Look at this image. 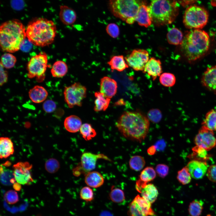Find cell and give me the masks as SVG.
<instances>
[{"mask_svg": "<svg viewBox=\"0 0 216 216\" xmlns=\"http://www.w3.org/2000/svg\"><path fill=\"white\" fill-rule=\"evenodd\" d=\"M85 182L90 187L97 188L101 187L104 182V178L99 172L90 171L85 174Z\"/></svg>", "mask_w": 216, "mask_h": 216, "instance_id": "603a6c76", "label": "cell"}, {"mask_svg": "<svg viewBox=\"0 0 216 216\" xmlns=\"http://www.w3.org/2000/svg\"><path fill=\"white\" fill-rule=\"evenodd\" d=\"M16 62V57L9 53L3 54L1 57L0 64L3 67L10 69L13 68Z\"/></svg>", "mask_w": 216, "mask_h": 216, "instance_id": "8d00e7d4", "label": "cell"}, {"mask_svg": "<svg viewBox=\"0 0 216 216\" xmlns=\"http://www.w3.org/2000/svg\"><path fill=\"white\" fill-rule=\"evenodd\" d=\"M183 37L182 32L176 28H171L167 34L168 42L170 44L176 45L181 44Z\"/></svg>", "mask_w": 216, "mask_h": 216, "instance_id": "f546056e", "label": "cell"}, {"mask_svg": "<svg viewBox=\"0 0 216 216\" xmlns=\"http://www.w3.org/2000/svg\"><path fill=\"white\" fill-rule=\"evenodd\" d=\"M202 125L213 131H216V110L212 109L206 114Z\"/></svg>", "mask_w": 216, "mask_h": 216, "instance_id": "4dcf8cb0", "label": "cell"}, {"mask_svg": "<svg viewBox=\"0 0 216 216\" xmlns=\"http://www.w3.org/2000/svg\"><path fill=\"white\" fill-rule=\"evenodd\" d=\"M14 152L13 144L11 139L7 137L0 139V157L6 158L12 154Z\"/></svg>", "mask_w": 216, "mask_h": 216, "instance_id": "484cf974", "label": "cell"}, {"mask_svg": "<svg viewBox=\"0 0 216 216\" xmlns=\"http://www.w3.org/2000/svg\"><path fill=\"white\" fill-rule=\"evenodd\" d=\"M208 17V12L206 9L192 4L186 9L183 16V22L187 28L201 29L207 24Z\"/></svg>", "mask_w": 216, "mask_h": 216, "instance_id": "52a82bcc", "label": "cell"}, {"mask_svg": "<svg viewBox=\"0 0 216 216\" xmlns=\"http://www.w3.org/2000/svg\"><path fill=\"white\" fill-rule=\"evenodd\" d=\"M142 4L134 0H111L109 1V9L112 14L129 24L135 21Z\"/></svg>", "mask_w": 216, "mask_h": 216, "instance_id": "8992f818", "label": "cell"}, {"mask_svg": "<svg viewBox=\"0 0 216 216\" xmlns=\"http://www.w3.org/2000/svg\"><path fill=\"white\" fill-rule=\"evenodd\" d=\"M148 119L152 122L157 123L159 122L162 118L160 111L157 109H153L149 110L147 113Z\"/></svg>", "mask_w": 216, "mask_h": 216, "instance_id": "b9f144b4", "label": "cell"}, {"mask_svg": "<svg viewBox=\"0 0 216 216\" xmlns=\"http://www.w3.org/2000/svg\"><path fill=\"white\" fill-rule=\"evenodd\" d=\"M186 166L191 177L196 179L202 178L208 168L206 163L196 160L189 162Z\"/></svg>", "mask_w": 216, "mask_h": 216, "instance_id": "2e32d148", "label": "cell"}, {"mask_svg": "<svg viewBox=\"0 0 216 216\" xmlns=\"http://www.w3.org/2000/svg\"><path fill=\"white\" fill-rule=\"evenodd\" d=\"M4 67L0 64V85H2L7 81L8 74L7 72L4 70Z\"/></svg>", "mask_w": 216, "mask_h": 216, "instance_id": "681fc988", "label": "cell"}, {"mask_svg": "<svg viewBox=\"0 0 216 216\" xmlns=\"http://www.w3.org/2000/svg\"><path fill=\"white\" fill-rule=\"evenodd\" d=\"M191 178L187 166L183 167L178 172L177 178L178 182L183 185L190 183L191 181Z\"/></svg>", "mask_w": 216, "mask_h": 216, "instance_id": "74e56055", "label": "cell"}, {"mask_svg": "<svg viewBox=\"0 0 216 216\" xmlns=\"http://www.w3.org/2000/svg\"><path fill=\"white\" fill-rule=\"evenodd\" d=\"M5 200L9 204H14L17 203L19 200L17 193L15 190H10L4 194Z\"/></svg>", "mask_w": 216, "mask_h": 216, "instance_id": "ee69618b", "label": "cell"}, {"mask_svg": "<svg viewBox=\"0 0 216 216\" xmlns=\"http://www.w3.org/2000/svg\"><path fill=\"white\" fill-rule=\"evenodd\" d=\"M149 124L148 118L142 113L125 112L118 119L116 126L124 137L140 142L146 137Z\"/></svg>", "mask_w": 216, "mask_h": 216, "instance_id": "6da1fadb", "label": "cell"}, {"mask_svg": "<svg viewBox=\"0 0 216 216\" xmlns=\"http://www.w3.org/2000/svg\"><path fill=\"white\" fill-rule=\"evenodd\" d=\"M146 164L144 158L142 156L136 155L132 156L129 161V165L130 169L138 171L141 170Z\"/></svg>", "mask_w": 216, "mask_h": 216, "instance_id": "d6a6232c", "label": "cell"}, {"mask_svg": "<svg viewBox=\"0 0 216 216\" xmlns=\"http://www.w3.org/2000/svg\"><path fill=\"white\" fill-rule=\"evenodd\" d=\"M11 163L7 161L1 164L0 167V180L1 183L4 185H13L16 182L14 171L9 167Z\"/></svg>", "mask_w": 216, "mask_h": 216, "instance_id": "d6986e66", "label": "cell"}, {"mask_svg": "<svg viewBox=\"0 0 216 216\" xmlns=\"http://www.w3.org/2000/svg\"><path fill=\"white\" fill-rule=\"evenodd\" d=\"M46 170L50 173H53L56 172L60 168L58 161L54 158H50L48 160L45 164Z\"/></svg>", "mask_w": 216, "mask_h": 216, "instance_id": "60d3db41", "label": "cell"}, {"mask_svg": "<svg viewBox=\"0 0 216 216\" xmlns=\"http://www.w3.org/2000/svg\"><path fill=\"white\" fill-rule=\"evenodd\" d=\"M159 80L161 84L164 86L170 87L173 86L176 82L175 76L172 74L164 73L160 76Z\"/></svg>", "mask_w": 216, "mask_h": 216, "instance_id": "f35d334b", "label": "cell"}, {"mask_svg": "<svg viewBox=\"0 0 216 216\" xmlns=\"http://www.w3.org/2000/svg\"><path fill=\"white\" fill-rule=\"evenodd\" d=\"M47 56L44 52L32 56L27 65L28 77L40 78L43 76L47 67Z\"/></svg>", "mask_w": 216, "mask_h": 216, "instance_id": "9c48e42d", "label": "cell"}, {"mask_svg": "<svg viewBox=\"0 0 216 216\" xmlns=\"http://www.w3.org/2000/svg\"><path fill=\"white\" fill-rule=\"evenodd\" d=\"M210 40L208 33L201 29H192L184 37L180 45L181 53L189 62L202 57L208 51Z\"/></svg>", "mask_w": 216, "mask_h": 216, "instance_id": "7a4b0ae2", "label": "cell"}, {"mask_svg": "<svg viewBox=\"0 0 216 216\" xmlns=\"http://www.w3.org/2000/svg\"><path fill=\"white\" fill-rule=\"evenodd\" d=\"M109 197L112 202L117 203H121L125 200L124 191L120 188H115L114 186L111 188Z\"/></svg>", "mask_w": 216, "mask_h": 216, "instance_id": "e575fe53", "label": "cell"}, {"mask_svg": "<svg viewBox=\"0 0 216 216\" xmlns=\"http://www.w3.org/2000/svg\"><path fill=\"white\" fill-rule=\"evenodd\" d=\"M194 142L196 146L207 151L210 150L216 145L214 131L202 125L195 137Z\"/></svg>", "mask_w": 216, "mask_h": 216, "instance_id": "4fadbf2b", "label": "cell"}, {"mask_svg": "<svg viewBox=\"0 0 216 216\" xmlns=\"http://www.w3.org/2000/svg\"><path fill=\"white\" fill-rule=\"evenodd\" d=\"M14 189L17 191H19L21 189V184L17 182H16L13 185Z\"/></svg>", "mask_w": 216, "mask_h": 216, "instance_id": "db71d44e", "label": "cell"}, {"mask_svg": "<svg viewBox=\"0 0 216 216\" xmlns=\"http://www.w3.org/2000/svg\"><path fill=\"white\" fill-rule=\"evenodd\" d=\"M157 150L155 145H152L148 148L147 152L149 155H153L156 153Z\"/></svg>", "mask_w": 216, "mask_h": 216, "instance_id": "816d5d0a", "label": "cell"}, {"mask_svg": "<svg viewBox=\"0 0 216 216\" xmlns=\"http://www.w3.org/2000/svg\"><path fill=\"white\" fill-rule=\"evenodd\" d=\"M156 172L154 168L151 166L145 168L141 172L139 179L143 182L148 183L154 180L156 178Z\"/></svg>", "mask_w": 216, "mask_h": 216, "instance_id": "836d02e7", "label": "cell"}, {"mask_svg": "<svg viewBox=\"0 0 216 216\" xmlns=\"http://www.w3.org/2000/svg\"><path fill=\"white\" fill-rule=\"evenodd\" d=\"M81 134L86 140H89L96 135V132L89 124L86 123L82 124L80 129Z\"/></svg>", "mask_w": 216, "mask_h": 216, "instance_id": "d590c367", "label": "cell"}, {"mask_svg": "<svg viewBox=\"0 0 216 216\" xmlns=\"http://www.w3.org/2000/svg\"><path fill=\"white\" fill-rule=\"evenodd\" d=\"M124 59L128 65L134 70H143L146 64L149 60V54L145 50L135 49Z\"/></svg>", "mask_w": 216, "mask_h": 216, "instance_id": "8fae6325", "label": "cell"}, {"mask_svg": "<svg viewBox=\"0 0 216 216\" xmlns=\"http://www.w3.org/2000/svg\"><path fill=\"white\" fill-rule=\"evenodd\" d=\"M15 178L17 182L28 185L33 182L30 170L32 165L28 162H19L13 166Z\"/></svg>", "mask_w": 216, "mask_h": 216, "instance_id": "7c38bea8", "label": "cell"}, {"mask_svg": "<svg viewBox=\"0 0 216 216\" xmlns=\"http://www.w3.org/2000/svg\"><path fill=\"white\" fill-rule=\"evenodd\" d=\"M32 44L28 40H26V39L22 43L20 49L24 51H27L31 48Z\"/></svg>", "mask_w": 216, "mask_h": 216, "instance_id": "f907efd6", "label": "cell"}, {"mask_svg": "<svg viewBox=\"0 0 216 216\" xmlns=\"http://www.w3.org/2000/svg\"><path fill=\"white\" fill-rule=\"evenodd\" d=\"M59 17L60 20L64 24L70 25L75 22L77 16L73 9L65 5H61L60 7Z\"/></svg>", "mask_w": 216, "mask_h": 216, "instance_id": "44dd1931", "label": "cell"}, {"mask_svg": "<svg viewBox=\"0 0 216 216\" xmlns=\"http://www.w3.org/2000/svg\"><path fill=\"white\" fill-rule=\"evenodd\" d=\"M106 30L107 34L114 38H117L120 34L119 28L118 26L113 23L108 24L106 26Z\"/></svg>", "mask_w": 216, "mask_h": 216, "instance_id": "7bdbcfd3", "label": "cell"}, {"mask_svg": "<svg viewBox=\"0 0 216 216\" xmlns=\"http://www.w3.org/2000/svg\"><path fill=\"white\" fill-rule=\"evenodd\" d=\"M28 94L30 98L33 102L39 103L45 100L48 96V93L43 87L37 85L29 90Z\"/></svg>", "mask_w": 216, "mask_h": 216, "instance_id": "cb8c5ba5", "label": "cell"}, {"mask_svg": "<svg viewBox=\"0 0 216 216\" xmlns=\"http://www.w3.org/2000/svg\"><path fill=\"white\" fill-rule=\"evenodd\" d=\"M26 37L25 26L19 20H9L0 26V45L4 51L13 53L18 51Z\"/></svg>", "mask_w": 216, "mask_h": 216, "instance_id": "3957f363", "label": "cell"}, {"mask_svg": "<svg viewBox=\"0 0 216 216\" xmlns=\"http://www.w3.org/2000/svg\"><path fill=\"white\" fill-rule=\"evenodd\" d=\"M192 150L194 153L197 158L204 160L207 158V151L205 149L196 146L193 148Z\"/></svg>", "mask_w": 216, "mask_h": 216, "instance_id": "bcb514c9", "label": "cell"}, {"mask_svg": "<svg viewBox=\"0 0 216 216\" xmlns=\"http://www.w3.org/2000/svg\"><path fill=\"white\" fill-rule=\"evenodd\" d=\"M204 202L202 200H195L190 202L188 211L190 216H200L201 214Z\"/></svg>", "mask_w": 216, "mask_h": 216, "instance_id": "1f68e13d", "label": "cell"}, {"mask_svg": "<svg viewBox=\"0 0 216 216\" xmlns=\"http://www.w3.org/2000/svg\"><path fill=\"white\" fill-rule=\"evenodd\" d=\"M80 196L81 199L87 202L92 201L94 197L93 191L89 186H85L81 188Z\"/></svg>", "mask_w": 216, "mask_h": 216, "instance_id": "ab89813d", "label": "cell"}, {"mask_svg": "<svg viewBox=\"0 0 216 216\" xmlns=\"http://www.w3.org/2000/svg\"><path fill=\"white\" fill-rule=\"evenodd\" d=\"M86 88L79 82H75L65 86L64 92L65 101L68 106L71 108L75 106H81L86 95Z\"/></svg>", "mask_w": 216, "mask_h": 216, "instance_id": "ba28073f", "label": "cell"}, {"mask_svg": "<svg viewBox=\"0 0 216 216\" xmlns=\"http://www.w3.org/2000/svg\"><path fill=\"white\" fill-rule=\"evenodd\" d=\"M100 159L110 160L107 156L102 154H96L90 152L83 153L81 157L80 166L82 172L86 174L94 169L97 161Z\"/></svg>", "mask_w": 216, "mask_h": 216, "instance_id": "9a60e30c", "label": "cell"}, {"mask_svg": "<svg viewBox=\"0 0 216 216\" xmlns=\"http://www.w3.org/2000/svg\"><path fill=\"white\" fill-rule=\"evenodd\" d=\"M80 118L75 115H71L66 117L64 122V126L68 131L75 133L78 131L82 125Z\"/></svg>", "mask_w": 216, "mask_h": 216, "instance_id": "d4e9b609", "label": "cell"}, {"mask_svg": "<svg viewBox=\"0 0 216 216\" xmlns=\"http://www.w3.org/2000/svg\"><path fill=\"white\" fill-rule=\"evenodd\" d=\"M148 8L152 22L158 26L172 23L179 11V3L175 0H153Z\"/></svg>", "mask_w": 216, "mask_h": 216, "instance_id": "5b68a950", "label": "cell"}, {"mask_svg": "<svg viewBox=\"0 0 216 216\" xmlns=\"http://www.w3.org/2000/svg\"><path fill=\"white\" fill-rule=\"evenodd\" d=\"M68 66L64 62L58 60L53 64L51 70L52 76L54 77L60 78L63 77L67 73Z\"/></svg>", "mask_w": 216, "mask_h": 216, "instance_id": "f1b7e54d", "label": "cell"}, {"mask_svg": "<svg viewBox=\"0 0 216 216\" xmlns=\"http://www.w3.org/2000/svg\"><path fill=\"white\" fill-rule=\"evenodd\" d=\"M155 171L160 177L164 178L168 174L169 168L168 165L165 164H158L156 166Z\"/></svg>", "mask_w": 216, "mask_h": 216, "instance_id": "f6af8a7d", "label": "cell"}, {"mask_svg": "<svg viewBox=\"0 0 216 216\" xmlns=\"http://www.w3.org/2000/svg\"><path fill=\"white\" fill-rule=\"evenodd\" d=\"M143 71L154 80L158 76H160L162 71L160 60L154 58H151L146 64Z\"/></svg>", "mask_w": 216, "mask_h": 216, "instance_id": "ffe728a7", "label": "cell"}, {"mask_svg": "<svg viewBox=\"0 0 216 216\" xmlns=\"http://www.w3.org/2000/svg\"><path fill=\"white\" fill-rule=\"evenodd\" d=\"M94 95L96 99L94 110L96 112L106 110L108 107L110 99L105 98L100 92H96Z\"/></svg>", "mask_w": 216, "mask_h": 216, "instance_id": "83f0119b", "label": "cell"}, {"mask_svg": "<svg viewBox=\"0 0 216 216\" xmlns=\"http://www.w3.org/2000/svg\"><path fill=\"white\" fill-rule=\"evenodd\" d=\"M151 204L138 195L130 204L128 214L129 216H154L155 213Z\"/></svg>", "mask_w": 216, "mask_h": 216, "instance_id": "30bf717a", "label": "cell"}, {"mask_svg": "<svg viewBox=\"0 0 216 216\" xmlns=\"http://www.w3.org/2000/svg\"><path fill=\"white\" fill-rule=\"evenodd\" d=\"M210 3L212 6L216 7V0H212L211 1Z\"/></svg>", "mask_w": 216, "mask_h": 216, "instance_id": "9f6ffc18", "label": "cell"}, {"mask_svg": "<svg viewBox=\"0 0 216 216\" xmlns=\"http://www.w3.org/2000/svg\"><path fill=\"white\" fill-rule=\"evenodd\" d=\"M207 176L210 181L216 182V165L209 167L207 172Z\"/></svg>", "mask_w": 216, "mask_h": 216, "instance_id": "c3c4849f", "label": "cell"}, {"mask_svg": "<svg viewBox=\"0 0 216 216\" xmlns=\"http://www.w3.org/2000/svg\"><path fill=\"white\" fill-rule=\"evenodd\" d=\"M26 33V38L32 44L44 47L54 41L57 33L56 27L52 20L39 18L29 23Z\"/></svg>", "mask_w": 216, "mask_h": 216, "instance_id": "277c9868", "label": "cell"}, {"mask_svg": "<svg viewBox=\"0 0 216 216\" xmlns=\"http://www.w3.org/2000/svg\"><path fill=\"white\" fill-rule=\"evenodd\" d=\"M135 20L141 26L147 28L151 25L152 22L148 6L145 4H141L135 18Z\"/></svg>", "mask_w": 216, "mask_h": 216, "instance_id": "7402d4cb", "label": "cell"}, {"mask_svg": "<svg viewBox=\"0 0 216 216\" xmlns=\"http://www.w3.org/2000/svg\"><path fill=\"white\" fill-rule=\"evenodd\" d=\"M135 188L141 194L142 197L151 204L157 200L158 192L153 184L145 182L139 179L136 182Z\"/></svg>", "mask_w": 216, "mask_h": 216, "instance_id": "5bb4252c", "label": "cell"}, {"mask_svg": "<svg viewBox=\"0 0 216 216\" xmlns=\"http://www.w3.org/2000/svg\"><path fill=\"white\" fill-rule=\"evenodd\" d=\"M117 88V83L114 79L108 76H104L101 79L100 92L105 98H112L116 94Z\"/></svg>", "mask_w": 216, "mask_h": 216, "instance_id": "ac0fdd59", "label": "cell"}, {"mask_svg": "<svg viewBox=\"0 0 216 216\" xmlns=\"http://www.w3.org/2000/svg\"><path fill=\"white\" fill-rule=\"evenodd\" d=\"M107 64L112 70H116L120 72L123 71L128 67L123 55L112 56L107 62Z\"/></svg>", "mask_w": 216, "mask_h": 216, "instance_id": "4316f807", "label": "cell"}, {"mask_svg": "<svg viewBox=\"0 0 216 216\" xmlns=\"http://www.w3.org/2000/svg\"><path fill=\"white\" fill-rule=\"evenodd\" d=\"M201 82L206 88L216 93V65L207 68L202 76Z\"/></svg>", "mask_w": 216, "mask_h": 216, "instance_id": "e0dca14e", "label": "cell"}, {"mask_svg": "<svg viewBox=\"0 0 216 216\" xmlns=\"http://www.w3.org/2000/svg\"><path fill=\"white\" fill-rule=\"evenodd\" d=\"M55 102L51 100L45 101L43 104V107L44 111L47 113H51L54 111L56 108Z\"/></svg>", "mask_w": 216, "mask_h": 216, "instance_id": "7dc6e473", "label": "cell"}, {"mask_svg": "<svg viewBox=\"0 0 216 216\" xmlns=\"http://www.w3.org/2000/svg\"><path fill=\"white\" fill-rule=\"evenodd\" d=\"M197 2L196 1L194 0H187L179 1V3L181 5L184 6H186L188 5L190 6L193 4V3Z\"/></svg>", "mask_w": 216, "mask_h": 216, "instance_id": "f5cc1de1", "label": "cell"}, {"mask_svg": "<svg viewBox=\"0 0 216 216\" xmlns=\"http://www.w3.org/2000/svg\"><path fill=\"white\" fill-rule=\"evenodd\" d=\"M100 216H112L111 214L108 212H105L102 213Z\"/></svg>", "mask_w": 216, "mask_h": 216, "instance_id": "11a10c76", "label": "cell"}]
</instances>
